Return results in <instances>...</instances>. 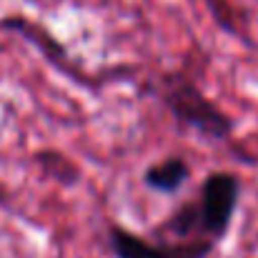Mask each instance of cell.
<instances>
[{"mask_svg":"<svg viewBox=\"0 0 258 258\" xmlns=\"http://www.w3.org/2000/svg\"><path fill=\"white\" fill-rule=\"evenodd\" d=\"M190 163L183 156H166L156 163H151L141 180L148 190L153 193H163V196H175L183 190V185L190 180Z\"/></svg>","mask_w":258,"mask_h":258,"instance_id":"5b68a950","label":"cell"},{"mask_svg":"<svg viewBox=\"0 0 258 258\" xmlns=\"http://www.w3.org/2000/svg\"><path fill=\"white\" fill-rule=\"evenodd\" d=\"M243 196L241 175L233 171H211L196 196L198 218H201V236L221 243L236 221L238 206Z\"/></svg>","mask_w":258,"mask_h":258,"instance_id":"7a4b0ae2","label":"cell"},{"mask_svg":"<svg viewBox=\"0 0 258 258\" xmlns=\"http://www.w3.org/2000/svg\"><path fill=\"white\" fill-rule=\"evenodd\" d=\"M35 161L43 166V171L48 173V175H53V178L60 180L63 185H78V183H81V171H78L63 153L38 151V153H35Z\"/></svg>","mask_w":258,"mask_h":258,"instance_id":"52a82bcc","label":"cell"},{"mask_svg":"<svg viewBox=\"0 0 258 258\" xmlns=\"http://www.w3.org/2000/svg\"><path fill=\"white\" fill-rule=\"evenodd\" d=\"M158 238H168L173 236L175 241H185V238H203L201 236V218H198V206L196 198L183 201L171 216L156 228Z\"/></svg>","mask_w":258,"mask_h":258,"instance_id":"8992f818","label":"cell"},{"mask_svg":"<svg viewBox=\"0 0 258 258\" xmlns=\"http://www.w3.org/2000/svg\"><path fill=\"white\" fill-rule=\"evenodd\" d=\"M146 93L171 113L183 133H196L206 141L223 143L236 131V120L223 108H218L183 71H166L153 76L146 83Z\"/></svg>","mask_w":258,"mask_h":258,"instance_id":"6da1fadb","label":"cell"},{"mask_svg":"<svg viewBox=\"0 0 258 258\" xmlns=\"http://www.w3.org/2000/svg\"><path fill=\"white\" fill-rule=\"evenodd\" d=\"M216 241L211 238H185V241H168V238H141L125 226H108V248L113 258H211L216 251Z\"/></svg>","mask_w":258,"mask_h":258,"instance_id":"3957f363","label":"cell"},{"mask_svg":"<svg viewBox=\"0 0 258 258\" xmlns=\"http://www.w3.org/2000/svg\"><path fill=\"white\" fill-rule=\"evenodd\" d=\"M0 30H15L18 35H25L33 45H38V48L43 50V55H45L55 68H60V71L68 73V76H76V73H73V60H71L68 48H66L63 43H58L45 28L40 30L38 25H33L30 20H23V18H5V20H0Z\"/></svg>","mask_w":258,"mask_h":258,"instance_id":"277c9868","label":"cell"}]
</instances>
